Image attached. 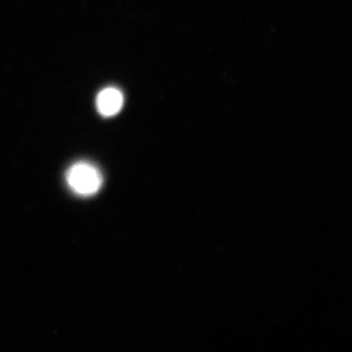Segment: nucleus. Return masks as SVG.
Segmentation results:
<instances>
[{"label": "nucleus", "mask_w": 352, "mask_h": 352, "mask_svg": "<svg viewBox=\"0 0 352 352\" xmlns=\"http://www.w3.org/2000/svg\"><path fill=\"white\" fill-rule=\"evenodd\" d=\"M67 185L78 195L90 196L96 194L103 185L100 170L89 163H77L67 170Z\"/></svg>", "instance_id": "obj_1"}, {"label": "nucleus", "mask_w": 352, "mask_h": 352, "mask_svg": "<svg viewBox=\"0 0 352 352\" xmlns=\"http://www.w3.org/2000/svg\"><path fill=\"white\" fill-rule=\"evenodd\" d=\"M97 110L104 117H113L122 109L123 95L117 88H105L97 96Z\"/></svg>", "instance_id": "obj_2"}]
</instances>
